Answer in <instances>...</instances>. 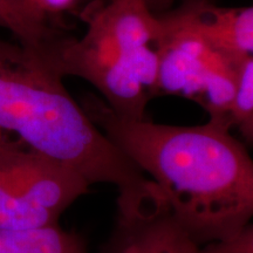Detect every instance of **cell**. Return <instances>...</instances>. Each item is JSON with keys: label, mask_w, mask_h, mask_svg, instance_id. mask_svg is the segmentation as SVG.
Returning a JSON list of instances; mask_svg holds the SVG:
<instances>
[{"label": "cell", "mask_w": 253, "mask_h": 253, "mask_svg": "<svg viewBox=\"0 0 253 253\" xmlns=\"http://www.w3.org/2000/svg\"><path fill=\"white\" fill-rule=\"evenodd\" d=\"M89 119L142 173L150 176L172 216L199 244L227 239L251 223L253 162L229 126L158 125L119 116L88 97Z\"/></svg>", "instance_id": "1"}, {"label": "cell", "mask_w": 253, "mask_h": 253, "mask_svg": "<svg viewBox=\"0 0 253 253\" xmlns=\"http://www.w3.org/2000/svg\"><path fill=\"white\" fill-rule=\"evenodd\" d=\"M37 50L0 38V142L21 145L71 168L90 185L130 196L149 178L114 145Z\"/></svg>", "instance_id": "2"}, {"label": "cell", "mask_w": 253, "mask_h": 253, "mask_svg": "<svg viewBox=\"0 0 253 253\" xmlns=\"http://www.w3.org/2000/svg\"><path fill=\"white\" fill-rule=\"evenodd\" d=\"M86 21L81 39L56 34L37 52L62 77L93 84L119 116L144 120L157 84V15L141 0H109Z\"/></svg>", "instance_id": "3"}, {"label": "cell", "mask_w": 253, "mask_h": 253, "mask_svg": "<svg viewBox=\"0 0 253 253\" xmlns=\"http://www.w3.org/2000/svg\"><path fill=\"white\" fill-rule=\"evenodd\" d=\"M156 15L161 32L156 42L155 96L172 95L194 101L208 113L210 121L231 129L230 106L243 59L230 58L210 45L183 6Z\"/></svg>", "instance_id": "4"}, {"label": "cell", "mask_w": 253, "mask_h": 253, "mask_svg": "<svg viewBox=\"0 0 253 253\" xmlns=\"http://www.w3.org/2000/svg\"><path fill=\"white\" fill-rule=\"evenodd\" d=\"M90 184L80 173L38 153L0 142V229L58 225Z\"/></svg>", "instance_id": "5"}, {"label": "cell", "mask_w": 253, "mask_h": 253, "mask_svg": "<svg viewBox=\"0 0 253 253\" xmlns=\"http://www.w3.org/2000/svg\"><path fill=\"white\" fill-rule=\"evenodd\" d=\"M154 183V182H153ZM101 253H205L172 216L155 184L147 191L118 197L115 226Z\"/></svg>", "instance_id": "6"}, {"label": "cell", "mask_w": 253, "mask_h": 253, "mask_svg": "<svg viewBox=\"0 0 253 253\" xmlns=\"http://www.w3.org/2000/svg\"><path fill=\"white\" fill-rule=\"evenodd\" d=\"M186 14L204 39L235 60L252 55L253 8L219 7L208 0H189L183 4Z\"/></svg>", "instance_id": "7"}, {"label": "cell", "mask_w": 253, "mask_h": 253, "mask_svg": "<svg viewBox=\"0 0 253 253\" xmlns=\"http://www.w3.org/2000/svg\"><path fill=\"white\" fill-rule=\"evenodd\" d=\"M0 253H88L77 233L58 225L34 229H0Z\"/></svg>", "instance_id": "8"}, {"label": "cell", "mask_w": 253, "mask_h": 253, "mask_svg": "<svg viewBox=\"0 0 253 253\" xmlns=\"http://www.w3.org/2000/svg\"><path fill=\"white\" fill-rule=\"evenodd\" d=\"M231 128L238 129L246 144L253 142V56H246L237 68L236 89L230 106Z\"/></svg>", "instance_id": "9"}, {"label": "cell", "mask_w": 253, "mask_h": 253, "mask_svg": "<svg viewBox=\"0 0 253 253\" xmlns=\"http://www.w3.org/2000/svg\"><path fill=\"white\" fill-rule=\"evenodd\" d=\"M14 11L33 27L50 31L49 20L68 11L75 0H7Z\"/></svg>", "instance_id": "10"}, {"label": "cell", "mask_w": 253, "mask_h": 253, "mask_svg": "<svg viewBox=\"0 0 253 253\" xmlns=\"http://www.w3.org/2000/svg\"><path fill=\"white\" fill-rule=\"evenodd\" d=\"M0 27L11 31L18 38L19 42L33 49L40 48L43 43L55 36L53 30H39L25 21L7 0H0Z\"/></svg>", "instance_id": "11"}, {"label": "cell", "mask_w": 253, "mask_h": 253, "mask_svg": "<svg viewBox=\"0 0 253 253\" xmlns=\"http://www.w3.org/2000/svg\"><path fill=\"white\" fill-rule=\"evenodd\" d=\"M205 253H253V226L250 223L238 235L203 245Z\"/></svg>", "instance_id": "12"}, {"label": "cell", "mask_w": 253, "mask_h": 253, "mask_svg": "<svg viewBox=\"0 0 253 253\" xmlns=\"http://www.w3.org/2000/svg\"><path fill=\"white\" fill-rule=\"evenodd\" d=\"M143 4L155 14L163 13L173 4L175 0H141Z\"/></svg>", "instance_id": "13"}]
</instances>
